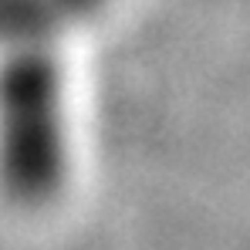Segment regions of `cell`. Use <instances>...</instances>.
Returning a JSON list of instances; mask_svg holds the SVG:
<instances>
[{"label":"cell","mask_w":250,"mask_h":250,"mask_svg":"<svg viewBox=\"0 0 250 250\" xmlns=\"http://www.w3.org/2000/svg\"><path fill=\"white\" fill-rule=\"evenodd\" d=\"M68 169L61 64L54 41L7 47L0 58V186L14 203H47Z\"/></svg>","instance_id":"cell-1"},{"label":"cell","mask_w":250,"mask_h":250,"mask_svg":"<svg viewBox=\"0 0 250 250\" xmlns=\"http://www.w3.org/2000/svg\"><path fill=\"white\" fill-rule=\"evenodd\" d=\"M105 0H0V51L54 41L68 24L98 14Z\"/></svg>","instance_id":"cell-2"}]
</instances>
